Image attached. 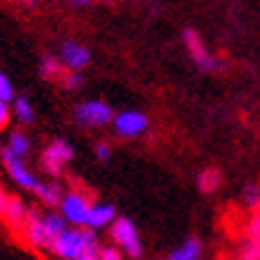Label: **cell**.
<instances>
[{"label":"cell","instance_id":"cell-1","mask_svg":"<svg viewBox=\"0 0 260 260\" xmlns=\"http://www.w3.org/2000/svg\"><path fill=\"white\" fill-rule=\"evenodd\" d=\"M67 229V222L60 213H46V215H39V213H29V220L24 224V239L26 244L34 246V248H46L50 251L55 239L62 234Z\"/></svg>","mask_w":260,"mask_h":260},{"label":"cell","instance_id":"cell-2","mask_svg":"<svg viewBox=\"0 0 260 260\" xmlns=\"http://www.w3.org/2000/svg\"><path fill=\"white\" fill-rule=\"evenodd\" d=\"M98 239H95V232L88 227H67L55 239V244L50 251L55 253L57 258L62 260H77L79 255L88 251H98Z\"/></svg>","mask_w":260,"mask_h":260},{"label":"cell","instance_id":"cell-3","mask_svg":"<svg viewBox=\"0 0 260 260\" xmlns=\"http://www.w3.org/2000/svg\"><path fill=\"white\" fill-rule=\"evenodd\" d=\"M110 239L115 241V246H117L119 251H124L129 258H141L143 246H141L139 232H136V227H134V222L132 220L117 217L110 227Z\"/></svg>","mask_w":260,"mask_h":260},{"label":"cell","instance_id":"cell-4","mask_svg":"<svg viewBox=\"0 0 260 260\" xmlns=\"http://www.w3.org/2000/svg\"><path fill=\"white\" fill-rule=\"evenodd\" d=\"M91 198L84 191H70L62 196V203H60V215L64 217V222H70L72 227H86L88 213H91Z\"/></svg>","mask_w":260,"mask_h":260},{"label":"cell","instance_id":"cell-5","mask_svg":"<svg viewBox=\"0 0 260 260\" xmlns=\"http://www.w3.org/2000/svg\"><path fill=\"white\" fill-rule=\"evenodd\" d=\"M112 108L103 101H84L74 108V122L86 129H95V126H105L108 122H112Z\"/></svg>","mask_w":260,"mask_h":260},{"label":"cell","instance_id":"cell-6","mask_svg":"<svg viewBox=\"0 0 260 260\" xmlns=\"http://www.w3.org/2000/svg\"><path fill=\"white\" fill-rule=\"evenodd\" d=\"M72 158H74V148H72L67 141H62V139H55V141L48 143V148L43 150L41 167H43V172L57 177V174L62 172V165L70 162Z\"/></svg>","mask_w":260,"mask_h":260},{"label":"cell","instance_id":"cell-7","mask_svg":"<svg viewBox=\"0 0 260 260\" xmlns=\"http://www.w3.org/2000/svg\"><path fill=\"white\" fill-rule=\"evenodd\" d=\"M0 160H3V165H5V170H8V174L12 177V181H15L17 186L29 189V191L36 189V184H39V181H36V174L26 167L24 158L15 155V153L5 146V148H3V153H0Z\"/></svg>","mask_w":260,"mask_h":260},{"label":"cell","instance_id":"cell-8","mask_svg":"<svg viewBox=\"0 0 260 260\" xmlns=\"http://www.w3.org/2000/svg\"><path fill=\"white\" fill-rule=\"evenodd\" d=\"M184 46H186V50H189L191 60L196 62L198 70H203V72H215V70H220V60L210 55V50L205 48L203 39H201V36H198L193 29H186V31H184Z\"/></svg>","mask_w":260,"mask_h":260},{"label":"cell","instance_id":"cell-9","mask_svg":"<svg viewBox=\"0 0 260 260\" xmlns=\"http://www.w3.org/2000/svg\"><path fill=\"white\" fill-rule=\"evenodd\" d=\"M112 126H115L117 136H122V139H136V136H141L148 129V117L139 110H124L115 115Z\"/></svg>","mask_w":260,"mask_h":260},{"label":"cell","instance_id":"cell-10","mask_svg":"<svg viewBox=\"0 0 260 260\" xmlns=\"http://www.w3.org/2000/svg\"><path fill=\"white\" fill-rule=\"evenodd\" d=\"M60 60L67 67V72H79L88 64L91 53H88L86 46H81L77 41H64L62 48H60Z\"/></svg>","mask_w":260,"mask_h":260},{"label":"cell","instance_id":"cell-11","mask_svg":"<svg viewBox=\"0 0 260 260\" xmlns=\"http://www.w3.org/2000/svg\"><path fill=\"white\" fill-rule=\"evenodd\" d=\"M29 208L22 203V198L17 196H10L8 205H5V210H3V220H5V224H8L10 229H15V232H19L22 234L24 232V224H26V220H29Z\"/></svg>","mask_w":260,"mask_h":260},{"label":"cell","instance_id":"cell-12","mask_svg":"<svg viewBox=\"0 0 260 260\" xmlns=\"http://www.w3.org/2000/svg\"><path fill=\"white\" fill-rule=\"evenodd\" d=\"M115 220H117V210H115V205H110V203H93L91 213H88L86 227L95 232V229L112 227V222Z\"/></svg>","mask_w":260,"mask_h":260},{"label":"cell","instance_id":"cell-13","mask_svg":"<svg viewBox=\"0 0 260 260\" xmlns=\"http://www.w3.org/2000/svg\"><path fill=\"white\" fill-rule=\"evenodd\" d=\"M201 253H203V244H201V239L191 237V239H186L179 248H174L167 260H201Z\"/></svg>","mask_w":260,"mask_h":260},{"label":"cell","instance_id":"cell-14","mask_svg":"<svg viewBox=\"0 0 260 260\" xmlns=\"http://www.w3.org/2000/svg\"><path fill=\"white\" fill-rule=\"evenodd\" d=\"M64 74H67V67L62 64V60L55 55H46L41 60V77L43 79H50V81H57L62 79Z\"/></svg>","mask_w":260,"mask_h":260},{"label":"cell","instance_id":"cell-15","mask_svg":"<svg viewBox=\"0 0 260 260\" xmlns=\"http://www.w3.org/2000/svg\"><path fill=\"white\" fill-rule=\"evenodd\" d=\"M34 193H36V198H39L41 203H46V205H60L62 203V191H60V186L57 184H36V189H34Z\"/></svg>","mask_w":260,"mask_h":260},{"label":"cell","instance_id":"cell-16","mask_svg":"<svg viewBox=\"0 0 260 260\" xmlns=\"http://www.w3.org/2000/svg\"><path fill=\"white\" fill-rule=\"evenodd\" d=\"M12 115H15L22 124H31L34 119H36V112H34L31 103L26 101L24 95H17L15 101H12Z\"/></svg>","mask_w":260,"mask_h":260},{"label":"cell","instance_id":"cell-17","mask_svg":"<svg viewBox=\"0 0 260 260\" xmlns=\"http://www.w3.org/2000/svg\"><path fill=\"white\" fill-rule=\"evenodd\" d=\"M220 184H222V174L215 167H208L203 172H198V189L203 191V193H213Z\"/></svg>","mask_w":260,"mask_h":260},{"label":"cell","instance_id":"cell-18","mask_svg":"<svg viewBox=\"0 0 260 260\" xmlns=\"http://www.w3.org/2000/svg\"><path fill=\"white\" fill-rule=\"evenodd\" d=\"M8 148L12 150L15 155L24 158V155L31 150V141H29V136L24 134V132H12V134H10V141H8Z\"/></svg>","mask_w":260,"mask_h":260},{"label":"cell","instance_id":"cell-19","mask_svg":"<svg viewBox=\"0 0 260 260\" xmlns=\"http://www.w3.org/2000/svg\"><path fill=\"white\" fill-rule=\"evenodd\" d=\"M246 241H251V244H260V213H253L246 222Z\"/></svg>","mask_w":260,"mask_h":260},{"label":"cell","instance_id":"cell-20","mask_svg":"<svg viewBox=\"0 0 260 260\" xmlns=\"http://www.w3.org/2000/svg\"><path fill=\"white\" fill-rule=\"evenodd\" d=\"M244 203L253 213H260V184H248L244 189Z\"/></svg>","mask_w":260,"mask_h":260},{"label":"cell","instance_id":"cell-21","mask_svg":"<svg viewBox=\"0 0 260 260\" xmlns=\"http://www.w3.org/2000/svg\"><path fill=\"white\" fill-rule=\"evenodd\" d=\"M237 260H260V244H251V241H246L244 239Z\"/></svg>","mask_w":260,"mask_h":260},{"label":"cell","instance_id":"cell-22","mask_svg":"<svg viewBox=\"0 0 260 260\" xmlns=\"http://www.w3.org/2000/svg\"><path fill=\"white\" fill-rule=\"evenodd\" d=\"M0 98H3V101H8V103L15 101V88H12L10 79L3 74V72H0Z\"/></svg>","mask_w":260,"mask_h":260},{"label":"cell","instance_id":"cell-23","mask_svg":"<svg viewBox=\"0 0 260 260\" xmlns=\"http://www.w3.org/2000/svg\"><path fill=\"white\" fill-rule=\"evenodd\" d=\"M62 84H64V88H70V91H77V88H81L84 79H81L79 72H67V74L62 77Z\"/></svg>","mask_w":260,"mask_h":260},{"label":"cell","instance_id":"cell-24","mask_svg":"<svg viewBox=\"0 0 260 260\" xmlns=\"http://www.w3.org/2000/svg\"><path fill=\"white\" fill-rule=\"evenodd\" d=\"M98 255H101V260H122V251L117 246H101Z\"/></svg>","mask_w":260,"mask_h":260},{"label":"cell","instance_id":"cell-25","mask_svg":"<svg viewBox=\"0 0 260 260\" xmlns=\"http://www.w3.org/2000/svg\"><path fill=\"white\" fill-rule=\"evenodd\" d=\"M10 117H12V105L8 101H3L0 98V132L10 124Z\"/></svg>","mask_w":260,"mask_h":260},{"label":"cell","instance_id":"cell-26","mask_svg":"<svg viewBox=\"0 0 260 260\" xmlns=\"http://www.w3.org/2000/svg\"><path fill=\"white\" fill-rule=\"evenodd\" d=\"M95 158L103 160V162H108L112 158V148L108 143H95Z\"/></svg>","mask_w":260,"mask_h":260},{"label":"cell","instance_id":"cell-27","mask_svg":"<svg viewBox=\"0 0 260 260\" xmlns=\"http://www.w3.org/2000/svg\"><path fill=\"white\" fill-rule=\"evenodd\" d=\"M8 201H10V196H8V191L0 186V215H3V210H5V205H8Z\"/></svg>","mask_w":260,"mask_h":260},{"label":"cell","instance_id":"cell-28","mask_svg":"<svg viewBox=\"0 0 260 260\" xmlns=\"http://www.w3.org/2000/svg\"><path fill=\"white\" fill-rule=\"evenodd\" d=\"M77 260H101V255H98V251H88L84 255H79Z\"/></svg>","mask_w":260,"mask_h":260},{"label":"cell","instance_id":"cell-29","mask_svg":"<svg viewBox=\"0 0 260 260\" xmlns=\"http://www.w3.org/2000/svg\"><path fill=\"white\" fill-rule=\"evenodd\" d=\"M70 3H74V5H88L91 0H70Z\"/></svg>","mask_w":260,"mask_h":260},{"label":"cell","instance_id":"cell-30","mask_svg":"<svg viewBox=\"0 0 260 260\" xmlns=\"http://www.w3.org/2000/svg\"><path fill=\"white\" fill-rule=\"evenodd\" d=\"M24 3H26V5H34V3H36V0H24Z\"/></svg>","mask_w":260,"mask_h":260},{"label":"cell","instance_id":"cell-31","mask_svg":"<svg viewBox=\"0 0 260 260\" xmlns=\"http://www.w3.org/2000/svg\"><path fill=\"white\" fill-rule=\"evenodd\" d=\"M0 153H3V148H0Z\"/></svg>","mask_w":260,"mask_h":260}]
</instances>
